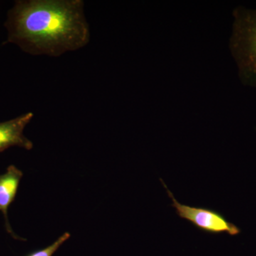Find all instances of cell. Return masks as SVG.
I'll return each mask as SVG.
<instances>
[{
    "instance_id": "1",
    "label": "cell",
    "mask_w": 256,
    "mask_h": 256,
    "mask_svg": "<svg viewBox=\"0 0 256 256\" xmlns=\"http://www.w3.org/2000/svg\"><path fill=\"white\" fill-rule=\"evenodd\" d=\"M84 6L82 0H18L6 15L5 43L33 56L80 50L90 38Z\"/></svg>"
},
{
    "instance_id": "2",
    "label": "cell",
    "mask_w": 256,
    "mask_h": 256,
    "mask_svg": "<svg viewBox=\"0 0 256 256\" xmlns=\"http://www.w3.org/2000/svg\"><path fill=\"white\" fill-rule=\"evenodd\" d=\"M233 16L230 52L242 84L256 88V9L238 6Z\"/></svg>"
},
{
    "instance_id": "3",
    "label": "cell",
    "mask_w": 256,
    "mask_h": 256,
    "mask_svg": "<svg viewBox=\"0 0 256 256\" xmlns=\"http://www.w3.org/2000/svg\"><path fill=\"white\" fill-rule=\"evenodd\" d=\"M160 181L172 201V207L175 208L180 218L188 220L196 228L207 234L215 235L227 234L230 236H236L240 233V229L237 226L230 223L217 210L205 207L190 206L180 203L162 178Z\"/></svg>"
},
{
    "instance_id": "4",
    "label": "cell",
    "mask_w": 256,
    "mask_h": 256,
    "mask_svg": "<svg viewBox=\"0 0 256 256\" xmlns=\"http://www.w3.org/2000/svg\"><path fill=\"white\" fill-rule=\"evenodd\" d=\"M34 118L32 112H26L10 120L0 122V152L12 146L31 150L33 142L25 137L24 130Z\"/></svg>"
},
{
    "instance_id": "5",
    "label": "cell",
    "mask_w": 256,
    "mask_h": 256,
    "mask_svg": "<svg viewBox=\"0 0 256 256\" xmlns=\"http://www.w3.org/2000/svg\"><path fill=\"white\" fill-rule=\"evenodd\" d=\"M23 176V172L14 165H10L4 174L0 175V210L4 214L6 232L13 238L20 239L13 232L8 220V210L14 201L18 194V185Z\"/></svg>"
},
{
    "instance_id": "6",
    "label": "cell",
    "mask_w": 256,
    "mask_h": 256,
    "mask_svg": "<svg viewBox=\"0 0 256 256\" xmlns=\"http://www.w3.org/2000/svg\"><path fill=\"white\" fill-rule=\"evenodd\" d=\"M70 234L68 233V232H65L63 235L60 236V238L54 242L52 245L48 246V247L42 249V250L32 252V254H28L26 256H53L54 254L58 250V248L63 245L64 242L70 238Z\"/></svg>"
}]
</instances>
